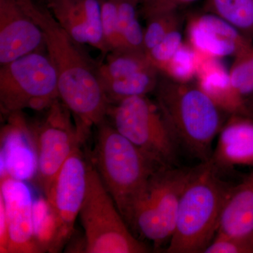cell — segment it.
<instances>
[{
    "label": "cell",
    "mask_w": 253,
    "mask_h": 253,
    "mask_svg": "<svg viewBox=\"0 0 253 253\" xmlns=\"http://www.w3.org/2000/svg\"><path fill=\"white\" fill-rule=\"evenodd\" d=\"M136 1H137L138 2H139V4H141V3H142V1H144V0H136Z\"/></svg>",
    "instance_id": "cell-30"
},
{
    "label": "cell",
    "mask_w": 253,
    "mask_h": 253,
    "mask_svg": "<svg viewBox=\"0 0 253 253\" xmlns=\"http://www.w3.org/2000/svg\"><path fill=\"white\" fill-rule=\"evenodd\" d=\"M160 73L154 67L139 71L131 76L103 84L109 102L116 104L128 98L147 96L157 86Z\"/></svg>",
    "instance_id": "cell-19"
},
{
    "label": "cell",
    "mask_w": 253,
    "mask_h": 253,
    "mask_svg": "<svg viewBox=\"0 0 253 253\" xmlns=\"http://www.w3.org/2000/svg\"><path fill=\"white\" fill-rule=\"evenodd\" d=\"M154 67L146 53L139 50L121 48L108 53L99 68L98 75L101 84L117 81L147 68Z\"/></svg>",
    "instance_id": "cell-18"
},
{
    "label": "cell",
    "mask_w": 253,
    "mask_h": 253,
    "mask_svg": "<svg viewBox=\"0 0 253 253\" xmlns=\"http://www.w3.org/2000/svg\"><path fill=\"white\" fill-rule=\"evenodd\" d=\"M181 27L168 35L157 45L146 53L150 63L161 74L183 44Z\"/></svg>",
    "instance_id": "cell-25"
},
{
    "label": "cell",
    "mask_w": 253,
    "mask_h": 253,
    "mask_svg": "<svg viewBox=\"0 0 253 253\" xmlns=\"http://www.w3.org/2000/svg\"><path fill=\"white\" fill-rule=\"evenodd\" d=\"M79 217L84 231V253L149 251L126 224L94 165L88 168L87 186Z\"/></svg>",
    "instance_id": "cell-5"
},
{
    "label": "cell",
    "mask_w": 253,
    "mask_h": 253,
    "mask_svg": "<svg viewBox=\"0 0 253 253\" xmlns=\"http://www.w3.org/2000/svg\"><path fill=\"white\" fill-rule=\"evenodd\" d=\"M211 160L196 171L181 196L166 253H204L219 229L231 186L221 180Z\"/></svg>",
    "instance_id": "cell-3"
},
{
    "label": "cell",
    "mask_w": 253,
    "mask_h": 253,
    "mask_svg": "<svg viewBox=\"0 0 253 253\" xmlns=\"http://www.w3.org/2000/svg\"><path fill=\"white\" fill-rule=\"evenodd\" d=\"M146 20L147 25L144 33L145 53L157 45L171 32L181 27V16L179 11L155 15Z\"/></svg>",
    "instance_id": "cell-24"
},
{
    "label": "cell",
    "mask_w": 253,
    "mask_h": 253,
    "mask_svg": "<svg viewBox=\"0 0 253 253\" xmlns=\"http://www.w3.org/2000/svg\"><path fill=\"white\" fill-rule=\"evenodd\" d=\"M59 99L56 69L47 53L35 51L0 69V104L9 114L41 111Z\"/></svg>",
    "instance_id": "cell-8"
},
{
    "label": "cell",
    "mask_w": 253,
    "mask_h": 253,
    "mask_svg": "<svg viewBox=\"0 0 253 253\" xmlns=\"http://www.w3.org/2000/svg\"><path fill=\"white\" fill-rule=\"evenodd\" d=\"M187 33L189 45L204 59L234 57L253 44L234 26L207 12L191 18Z\"/></svg>",
    "instance_id": "cell-13"
},
{
    "label": "cell",
    "mask_w": 253,
    "mask_h": 253,
    "mask_svg": "<svg viewBox=\"0 0 253 253\" xmlns=\"http://www.w3.org/2000/svg\"><path fill=\"white\" fill-rule=\"evenodd\" d=\"M18 1L44 32L45 48L57 74L59 100L87 138L93 126L104 122L110 107L97 69L49 10L33 0Z\"/></svg>",
    "instance_id": "cell-1"
},
{
    "label": "cell",
    "mask_w": 253,
    "mask_h": 253,
    "mask_svg": "<svg viewBox=\"0 0 253 253\" xmlns=\"http://www.w3.org/2000/svg\"><path fill=\"white\" fill-rule=\"evenodd\" d=\"M58 23L78 44H89L85 18L92 0H46Z\"/></svg>",
    "instance_id": "cell-17"
},
{
    "label": "cell",
    "mask_w": 253,
    "mask_h": 253,
    "mask_svg": "<svg viewBox=\"0 0 253 253\" xmlns=\"http://www.w3.org/2000/svg\"><path fill=\"white\" fill-rule=\"evenodd\" d=\"M45 48L44 32L18 0H0V64Z\"/></svg>",
    "instance_id": "cell-12"
},
{
    "label": "cell",
    "mask_w": 253,
    "mask_h": 253,
    "mask_svg": "<svg viewBox=\"0 0 253 253\" xmlns=\"http://www.w3.org/2000/svg\"><path fill=\"white\" fill-rule=\"evenodd\" d=\"M201 87L225 113L230 115L246 114V100L231 86L229 71L218 62V59L207 58L201 61L197 74Z\"/></svg>",
    "instance_id": "cell-15"
},
{
    "label": "cell",
    "mask_w": 253,
    "mask_h": 253,
    "mask_svg": "<svg viewBox=\"0 0 253 253\" xmlns=\"http://www.w3.org/2000/svg\"><path fill=\"white\" fill-rule=\"evenodd\" d=\"M136 0H118V26L123 48L144 51V29L138 18Z\"/></svg>",
    "instance_id": "cell-21"
},
{
    "label": "cell",
    "mask_w": 253,
    "mask_h": 253,
    "mask_svg": "<svg viewBox=\"0 0 253 253\" xmlns=\"http://www.w3.org/2000/svg\"><path fill=\"white\" fill-rule=\"evenodd\" d=\"M205 253H253V234L246 236L217 233Z\"/></svg>",
    "instance_id": "cell-27"
},
{
    "label": "cell",
    "mask_w": 253,
    "mask_h": 253,
    "mask_svg": "<svg viewBox=\"0 0 253 253\" xmlns=\"http://www.w3.org/2000/svg\"><path fill=\"white\" fill-rule=\"evenodd\" d=\"M59 100L28 127L36 158L35 175L45 196L66 160L86 140L76 120L73 121L72 113Z\"/></svg>",
    "instance_id": "cell-9"
},
{
    "label": "cell",
    "mask_w": 253,
    "mask_h": 253,
    "mask_svg": "<svg viewBox=\"0 0 253 253\" xmlns=\"http://www.w3.org/2000/svg\"><path fill=\"white\" fill-rule=\"evenodd\" d=\"M217 233L236 236L253 234V170L240 184L229 189Z\"/></svg>",
    "instance_id": "cell-16"
},
{
    "label": "cell",
    "mask_w": 253,
    "mask_h": 253,
    "mask_svg": "<svg viewBox=\"0 0 253 253\" xmlns=\"http://www.w3.org/2000/svg\"><path fill=\"white\" fill-rule=\"evenodd\" d=\"M231 86L245 100L253 95V44L234 56L229 71Z\"/></svg>",
    "instance_id": "cell-22"
},
{
    "label": "cell",
    "mask_w": 253,
    "mask_h": 253,
    "mask_svg": "<svg viewBox=\"0 0 253 253\" xmlns=\"http://www.w3.org/2000/svg\"><path fill=\"white\" fill-rule=\"evenodd\" d=\"M94 165L129 227L133 210L158 168L146 155L104 122L97 126Z\"/></svg>",
    "instance_id": "cell-4"
},
{
    "label": "cell",
    "mask_w": 253,
    "mask_h": 253,
    "mask_svg": "<svg viewBox=\"0 0 253 253\" xmlns=\"http://www.w3.org/2000/svg\"><path fill=\"white\" fill-rule=\"evenodd\" d=\"M196 1L197 0H144L141 3V12L148 19L155 15L179 11V8Z\"/></svg>",
    "instance_id": "cell-28"
},
{
    "label": "cell",
    "mask_w": 253,
    "mask_h": 253,
    "mask_svg": "<svg viewBox=\"0 0 253 253\" xmlns=\"http://www.w3.org/2000/svg\"><path fill=\"white\" fill-rule=\"evenodd\" d=\"M211 160L218 169L253 166V118L231 115L219 131Z\"/></svg>",
    "instance_id": "cell-14"
},
{
    "label": "cell",
    "mask_w": 253,
    "mask_h": 253,
    "mask_svg": "<svg viewBox=\"0 0 253 253\" xmlns=\"http://www.w3.org/2000/svg\"><path fill=\"white\" fill-rule=\"evenodd\" d=\"M0 200L4 204L7 221V253L41 252L29 188L18 179L4 178L1 180Z\"/></svg>",
    "instance_id": "cell-11"
},
{
    "label": "cell",
    "mask_w": 253,
    "mask_h": 253,
    "mask_svg": "<svg viewBox=\"0 0 253 253\" xmlns=\"http://www.w3.org/2000/svg\"><path fill=\"white\" fill-rule=\"evenodd\" d=\"M105 45L109 51L123 48L118 26V0H99Z\"/></svg>",
    "instance_id": "cell-26"
},
{
    "label": "cell",
    "mask_w": 253,
    "mask_h": 253,
    "mask_svg": "<svg viewBox=\"0 0 253 253\" xmlns=\"http://www.w3.org/2000/svg\"><path fill=\"white\" fill-rule=\"evenodd\" d=\"M204 9L253 41V0H206Z\"/></svg>",
    "instance_id": "cell-20"
},
{
    "label": "cell",
    "mask_w": 253,
    "mask_h": 253,
    "mask_svg": "<svg viewBox=\"0 0 253 253\" xmlns=\"http://www.w3.org/2000/svg\"><path fill=\"white\" fill-rule=\"evenodd\" d=\"M107 116L113 127L158 168L172 167L179 141L157 103L147 96L128 98L110 106Z\"/></svg>",
    "instance_id": "cell-6"
},
{
    "label": "cell",
    "mask_w": 253,
    "mask_h": 253,
    "mask_svg": "<svg viewBox=\"0 0 253 253\" xmlns=\"http://www.w3.org/2000/svg\"><path fill=\"white\" fill-rule=\"evenodd\" d=\"M154 91L156 102L179 143L203 163L210 161L225 113L198 84L160 76Z\"/></svg>",
    "instance_id": "cell-2"
},
{
    "label": "cell",
    "mask_w": 253,
    "mask_h": 253,
    "mask_svg": "<svg viewBox=\"0 0 253 253\" xmlns=\"http://www.w3.org/2000/svg\"><path fill=\"white\" fill-rule=\"evenodd\" d=\"M246 116L253 118V95L246 100Z\"/></svg>",
    "instance_id": "cell-29"
},
{
    "label": "cell",
    "mask_w": 253,
    "mask_h": 253,
    "mask_svg": "<svg viewBox=\"0 0 253 253\" xmlns=\"http://www.w3.org/2000/svg\"><path fill=\"white\" fill-rule=\"evenodd\" d=\"M199 57V54L189 44L183 43L162 74L172 81L190 83L193 78L197 77L201 63Z\"/></svg>",
    "instance_id": "cell-23"
},
{
    "label": "cell",
    "mask_w": 253,
    "mask_h": 253,
    "mask_svg": "<svg viewBox=\"0 0 253 253\" xmlns=\"http://www.w3.org/2000/svg\"><path fill=\"white\" fill-rule=\"evenodd\" d=\"M88 168L77 148L66 160L50 186L46 200L54 221V236L49 251H58L72 235L87 186Z\"/></svg>",
    "instance_id": "cell-10"
},
{
    "label": "cell",
    "mask_w": 253,
    "mask_h": 253,
    "mask_svg": "<svg viewBox=\"0 0 253 253\" xmlns=\"http://www.w3.org/2000/svg\"><path fill=\"white\" fill-rule=\"evenodd\" d=\"M196 168H158L151 176L133 210L129 228L156 247L169 243L183 192Z\"/></svg>",
    "instance_id": "cell-7"
}]
</instances>
